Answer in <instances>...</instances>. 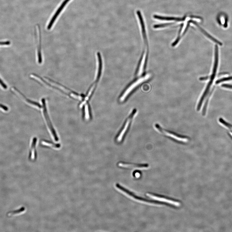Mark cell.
I'll return each mask as SVG.
<instances>
[{"label":"cell","instance_id":"cell-1","mask_svg":"<svg viewBox=\"0 0 232 232\" xmlns=\"http://www.w3.org/2000/svg\"><path fill=\"white\" fill-rule=\"evenodd\" d=\"M218 46L217 45H216V46H215V60L213 71H212V74L210 77V81H209L207 86L205 90L203 92V93L202 94V96L201 97L199 102H198L197 107V111H199L200 110L204 100L205 99L206 96H207L209 89H210L212 83H213L214 80L215 79V77H216L218 66Z\"/></svg>","mask_w":232,"mask_h":232},{"label":"cell","instance_id":"cell-2","mask_svg":"<svg viewBox=\"0 0 232 232\" xmlns=\"http://www.w3.org/2000/svg\"><path fill=\"white\" fill-rule=\"evenodd\" d=\"M155 127L159 132L166 134L167 136H170L172 138L176 139L177 140L183 141H189V138L188 136L180 135L173 131L165 129L162 128L161 126L158 124H156L155 125Z\"/></svg>","mask_w":232,"mask_h":232},{"label":"cell","instance_id":"cell-3","mask_svg":"<svg viewBox=\"0 0 232 232\" xmlns=\"http://www.w3.org/2000/svg\"><path fill=\"white\" fill-rule=\"evenodd\" d=\"M146 195L147 196L153 200L168 204L172 205L179 207L181 205V203L177 201L169 199L166 197L159 196L150 193H147Z\"/></svg>","mask_w":232,"mask_h":232},{"label":"cell","instance_id":"cell-4","mask_svg":"<svg viewBox=\"0 0 232 232\" xmlns=\"http://www.w3.org/2000/svg\"><path fill=\"white\" fill-rule=\"evenodd\" d=\"M71 0H64L62 3L61 4L60 7H59L54 15L53 16L51 20H50L49 23L47 26V29L48 30H50L51 28L53 25L54 24L55 22L57 19L58 16L64 10V8L66 6V5L68 3V2L70 1Z\"/></svg>","mask_w":232,"mask_h":232},{"label":"cell","instance_id":"cell-5","mask_svg":"<svg viewBox=\"0 0 232 232\" xmlns=\"http://www.w3.org/2000/svg\"><path fill=\"white\" fill-rule=\"evenodd\" d=\"M148 77L147 76L143 77L139 79L135 82L133 83L132 85L130 87L127 89V90L124 93L123 95L120 98V101L122 102L124 101L126 99V98L127 97L128 95L133 90V89L135 88L139 84L143 82L145 80H146L147 79Z\"/></svg>","mask_w":232,"mask_h":232},{"label":"cell","instance_id":"cell-6","mask_svg":"<svg viewBox=\"0 0 232 232\" xmlns=\"http://www.w3.org/2000/svg\"><path fill=\"white\" fill-rule=\"evenodd\" d=\"M118 166L125 168L144 169L149 167L147 164H136L120 162L118 164Z\"/></svg>","mask_w":232,"mask_h":232},{"label":"cell","instance_id":"cell-7","mask_svg":"<svg viewBox=\"0 0 232 232\" xmlns=\"http://www.w3.org/2000/svg\"><path fill=\"white\" fill-rule=\"evenodd\" d=\"M136 111L135 110L133 111L132 113V114H131V115L129 117V118L127 120V121L126 122L125 125L124 127L123 128V129L122 130L121 133H120L119 135L118 136V138H117V140L118 142H120L122 141L123 137L125 133L126 132V131L130 123L131 120L132 119L133 117L135 116V114H136Z\"/></svg>","mask_w":232,"mask_h":232},{"label":"cell","instance_id":"cell-8","mask_svg":"<svg viewBox=\"0 0 232 232\" xmlns=\"http://www.w3.org/2000/svg\"><path fill=\"white\" fill-rule=\"evenodd\" d=\"M97 60V69L96 74L95 83L93 86L94 87L95 86L96 83L98 81L99 79L101 74L102 70V61L101 57H100V54L98 53L96 55Z\"/></svg>","mask_w":232,"mask_h":232},{"label":"cell","instance_id":"cell-9","mask_svg":"<svg viewBox=\"0 0 232 232\" xmlns=\"http://www.w3.org/2000/svg\"><path fill=\"white\" fill-rule=\"evenodd\" d=\"M189 22H191V23L196 25L204 35H205L209 39H210L211 40L214 42L219 44L220 46H222V45L223 44L222 42H221L220 41L217 40L216 39L212 37V36L209 34L205 30L203 29L202 27H201L196 22L192 20L190 21Z\"/></svg>","mask_w":232,"mask_h":232},{"label":"cell","instance_id":"cell-10","mask_svg":"<svg viewBox=\"0 0 232 232\" xmlns=\"http://www.w3.org/2000/svg\"><path fill=\"white\" fill-rule=\"evenodd\" d=\"M153 17L155 18L159 19L161 20L165 21H182L185 20V17L183 18H177L174 17H164L157 15H155L153 16Z\"/></svg>","mask_w":232,"mask_h":232},{"label":"cell","instance_id":"cell-11","mask_svg":"<svg viewBox=\"0 0 232 232\" xmlns=\"http://www.w3.org/2000/svg\"><path fill=\"white\" fill-rule=\"evenodd\" d=\"M219 121L220 124H221L223 127L227 129L229 131V135L230 136L232 139V125L226 122L225 120L222 118H219Z\"/></svg>","mask_w":232,"mask_h":232},{"label":"cell","instance_id":"cell-12","mask_svg":"<svg viewBox=\"0 0 232 232\" xmlns=\"http://www.w3.org/2000/svg\"><path fill=\"white\" fill-rule=\"evenodd\" d=\"M214 87L212 89V91L210 92V93H209V96H208L207 99L206 100V101L205 103V105H204V107H203V110H202V115L203 116H205L206 115V112H207V108L208 107V103L209 102V99L211 96V94L212 93V92H213L214 89Z\"/></svg>","mask_w":232,"mask_h":232},{"label":"cell","instance_id":"cell-13","mask_svg":"<svg viewBox=\"0 0 232 232\" xmlns=\"http://www.w3.org/2000/svg\"><path fill=\"white\" fill-rule=\"evenodd\" d=\"M25 210V208L24 207H22L20 209H18L17 210H16L15 211H13L11 212H8V216L9 215H12L14 214H18L19 213H21L22 212H23Z\"/></svg>","mask_w":232,"mask_h":232},{"label":"cell","instance_id":"cell-14","mask_svg":"<svg viewBox=\"0 0 232 232\" xmlns=\"http://www.w3.org/2000/svg\"><path fill=\"white\" fill-rule=\"evenodd\" d=\"M85 118L86 119L89 118V112L88 105H86L85 107Z\"/></svg>","mask_w":232,"mask_h":232},{"label":"cell","instance_id":"cell-15","mask_svg":"<svg viewBox=\"0 0 232 232\" xmlns=\"http://www.w3.org/2000/svg\"><path fill=\"white\" fill-rule=\"evenodd\" d=\"M0 109L4 112H7L8 111V108L6 106L1 104H0Z\"/></svg>","mask_w":232,"mask_h":232},{"label":"cell","instance_id":"cell-16","mask_svg":"<svg viewBox=\"0 0 232 232\" xmlns=\"http://www.w3.org/2000/svg\"><path fill=\"white\" fill-rule=\"evenodd\" d=\"M222 86L223 88L232 89V85L223 84L222 85Z\"/></svg>","mask_w":232,"mask_h":232},{"label":"cell","instance_id":"cell-17","mask_svg":"<svg viewBox=\"0 0 232 232\" xmlns=\"http://www.w3.org/2000/svg\"><path fill=\"white\" fill-rule=\"evenodd\" d=\"M0 84H1L2 86V87H3L4 89H6L7 88V86L2 81L1 79H0Z\"/></svg>","mask_w":232,"mask_h":232},{"label":"cell","instance_id":"cell-18","mask_svg":"<svg viewBox=\"0 0 232 232\" xmlns=\"http://www.w3.org/2000/svg\"><path fill=\"white\" fill-rule=\"evenodd\" d=\"M133 175L134 177H140V173L139 172H136L133 173Z\"/></svg>","mask_w":232,"mask_h":232},{"label":"cell","instance_id":"cell-19","mask_svg":"<svg viewBox=\"0 0 232 232\" xmlns=\"http://www.w3.org/2000/svg\"><path fill=\"white\" fill-rule=\"evenodd\" d=\"M209 79V77H201L199 79L200 81H205Z\"/></svg>","mask_w":232,"mask_h":232},{"label":"cell","instance_id":"cell-20","mask_svg":"<svg viewBox=\"0 0 232 232\" xmlns=\"http://www.w3.org/2000/svg\"><path fill=\"white\" fill-rule=\"evenodd\" d=\"M10 44L9 42H0L1 45H8Z\"/></svg>","mask_w":232,"mask_h":232}]
</instances>
